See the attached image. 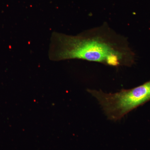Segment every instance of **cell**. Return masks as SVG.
Returning a JSON list of instances; mask_svg holds the SVG:
<instances>
[{"instance_id": "1", "label": "cell", "mask_w": 150, "mask_h": 150, "mask_svg": "<svg viewBox=\"0 0 150 150\" xmlns=\"http://www.w3.org/2000/svg\"><path fill=\"white\" fill-rule=\"evenodd\" d=\"M48 56L53 61L80 59L113 67H131L136 59L127 38L106 23L76 35L53 33Z\"/></svg>"}]
</instances>
